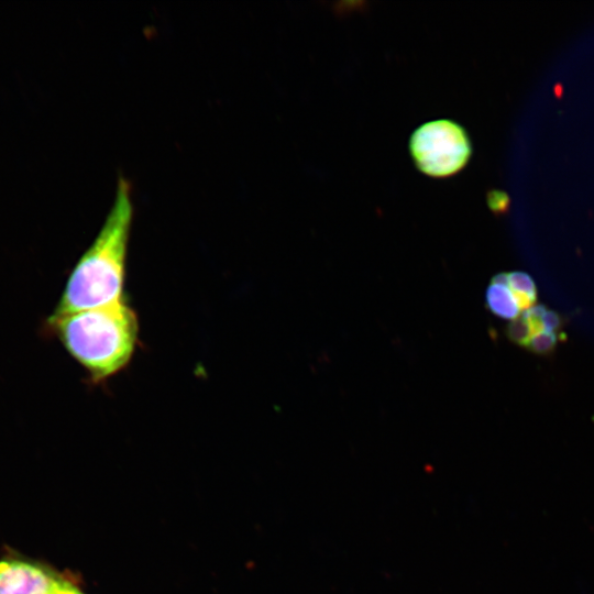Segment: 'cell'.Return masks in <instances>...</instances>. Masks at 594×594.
<instances>
[{"label":"cell","mask_w":594,"mask_h":594,"mask_svg":"<svg viewBox=\"0 0 594 594\" xmlns=\"http://www.w3.org/2000/svg\"><path fill=\"white\" fill-rule=\"evenodd\" d=\"M133 219L131 187L120 178L113 205L92 244L73 270L53 316L124 299L128 246Z\"/></svg>","instance_id":"cell-1"},{"label":"cell","mask_w":594,"mask_h":594,"mask_svg":"<svg viewBox=\"0 0 594 594\" xmlns=\"http://www.w3.org/2000/svg\"><path fill=\"white\" fill-rule=\"evenodd\" d=\"M51 326L94 382H103L127 367L139 339V319L125 299L63 316Z\"/></svg>","instance_id":"cell-2"},{"label":"cell","mask_w":594,"mask_h":594,"mask_svg":"<svg viewBox=\"0 0 594 594\" xmlns=\"http://www.w3.org/2000/svg\"><path fill=\"white\" fill-rule=\"evenodd\" d=\"M409 154L424 175L448 178L468 165L472 143L461 124L450 119H437L422 123L411 133Z\"/></svg>","instance_id":"cell-3"},{"label":"cell","mask_w":594,"mask_h":594,"mask_svg":"<svg viewBox=\"0 0 594 594\" xmlns=\"http://www.w3.org/2000/svg\"><path fill=\"white\" fill-rule=\"evenodd\" d=\"M72 586L43 564L13 557L0 560V594H58Z\"/></svg>","instance_id":"cell-4"},{"label":"cell","mask_w":594,"mask_h":594,"mask_svg":"<svg viewBox=\"0 0 594 594\" xmlns=\"http://www.w3.org/2000/svg\"><path fill=\"white\" fill-rule=\"evenodd\" d=\"M486 304L494 315L504 319L514 320L518 318L520 312L508 286L492 283L486 292Z\"/></svg>","instance_id":"cell-5"},{"label":"cell","mask_w":594,"mask_h":594,"mask_svg":"<svg viewBox=\"0 0 594 594\" xmlns=\"http://www.w3.org/2000/svg\"><path fill=\"white\" fill-rule=\"evenodd\" d=\"M508 287L514 294L528 295L537 298V287L534 279L522 272L508 274Z\"/></svg>","instance_id":"cell-6"},{"label":"cell","mask_w":594,"mask_h":594,"mask_svg":"<svg viewBox=\"0 0 594 594\" xmlns=\"http://www.w3.org/2000/svg\"><path fill=\"white\" fill-rule=\"evenodd\" d=\"M557 343V333L541 331L530 339L527 346L536 354L550 355L556 350Z\"/></svg>","instance_id":"cell-7"},{"label":"cell","mask_w":594,"mask_h":594,"mask_svg":"<svg viewBox=\"0 0 594 594\" xmlns=\"http://www.w3.org/2000/svg\"><path fill=\"white\" fill-rule=\"evenodd\" d=\"M506 336L512 342L527 346L532 338V332L528 322L522 317H518L508 323Z\"/></svg>","instance_id":"cell-8"},{"label":"cell","mask_w":594,"mask_h":594,"mask_svg":"<svg viewBox=\"0 0 594 594\" xmlns=\"http://www.w3.org/2000/svg\"><path fill=\"white\" fill-rule=\"evenodd\" d=\"M543 331L556 333L562 326V319L559 314L552 310H547L542 317Z\"/></svg>","instance_id":"cell-9"},{"label":"cell","mask_w":594,"mask_h":594,"mask_svg":"<svg viewBox=\"0 0 594 594\" xmlns=\"http://www.w3.org/2000/svg\"><path fill=\"white\" fill-rule=\"evenodd\" d=\"M508 204V198L504 193L494 191L488 195V205L493 211L504 212Z\"/></svg>","instance_id":"cell-10"},{"label":"cell","mask_w":594,"mask_h":594,"mask_svg":"<svg viewBox=\"0 0 594 594\" xmlns=\"http://www.w3.org/2000/svg\"><path fill=\"white\" fill-rule=\"evenodd\" d=\"M58 594H84V593H81V592L74 585V586H72V587H69V588H67V590H65V591H63V592H61V593H58Z\"/></svg>","instance_id":"cell-11"}]
</instances>
